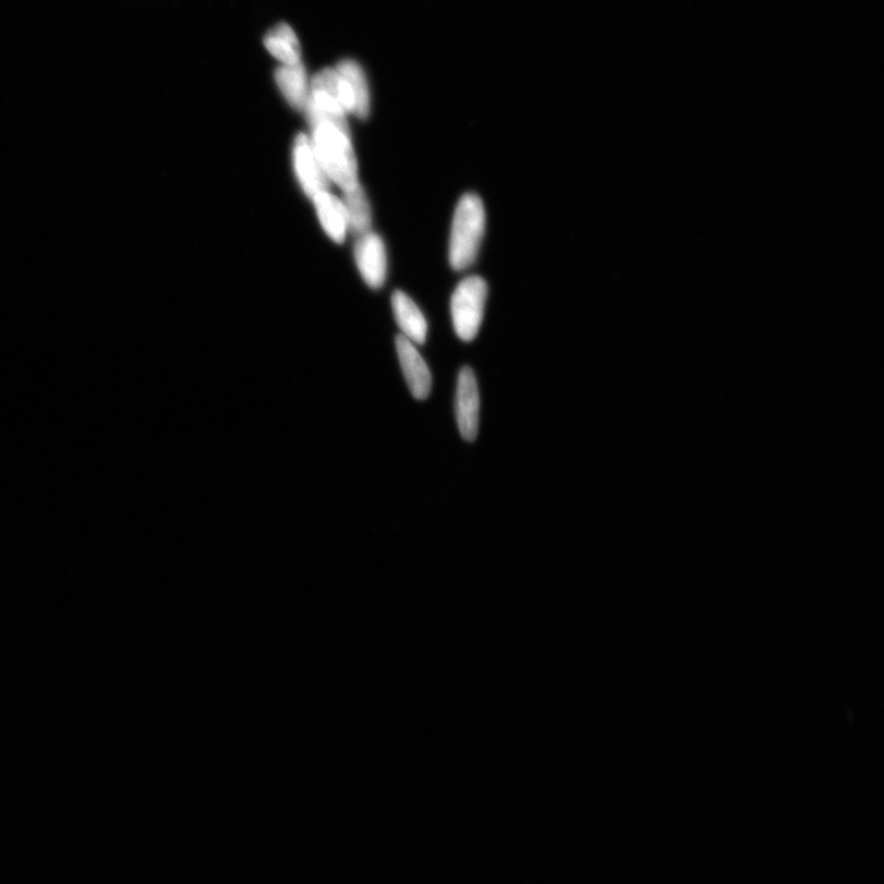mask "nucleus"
<instances>
[{"mask_svg": "<svg viewBox=\"0 0 884 884\" xmlns=\"http://www.w3.org/2000/svg\"><path fill=\"white\" fill-rule=\"evenodd\" d=\"M311 144L329 181L343 191L355 187L359 184L358 161L351 132L329 122L311 124Z\"/></svg>", "mask_w": 884, "mask_h": 884, "instance_id": "nucleus-1", "label": "nucleus"}, {"mask_svg": "<svg viewBox=\"0 0 884 884\" xmlns=\"http://www.w3.org/2000/svg\"><path fill=\"white\" fill-rule=\"evenodd\" d=\"M485 221L487 216L481 197L464 194L456 207L451 227L449 261L452 269L462 271L473 266L480 254Z\"/></svg>", "mask_w": 884, "mask_h": 884, "instance_id": "nucleus-2", "label": "nucleus"}, {"mask_svg": "<svg viewBox=\"0 0 884 884\" xmlns=\"http://www.w3.org/2000/svg\"><path fill=\"white\" fill-rule=\"evenodd\" d=\"M488 298V284L479 276L460 281L451 298V316L456 335L463 342L477 337Z\"/></svg>", "mask_w": 884, "mask_h": 884, "instance_id": "nucleus-3", "label": "nucleus"}, {"mask_svg": "<svg viewBox=\"0 0 884 884\" xmlns=\"http://www.w3.org/2000/svg\"><path fill=\"white\" fill-rule=\"evenodd\" d=\"M455 407L461 436L473 443L480 429L481 400L477 378L469 366L463 367L459 375Z\"/></svg>", "mask_w": 884, "mask_h": 884, "instance_id": "nucleus-4", "label": "nucleus"}, {"mask_svg": "<svg viewBox=\"0 0 884 884\" xmlns=\"http://www.w3.org/2000/svg\"><path fill=\"white\" fill-rule=\"evenodd\" d=\"M354 258L366 286L375 290L383 288L387 277V252L382 237L371 231L358 238Z\"/></svg>", "mask_w": 884, "mask_h": 884, "instance_id": "nucleus-5", "label": "nucleus"}, {"mask_svg": "<svg viewBox=\"0 0 884 884\" xmlns=\"http://www.w3.org/2000/svg\"><path fill=\"white\" fill-rule=\"evenodd\" d=\"M293 162L296 179L308 198L313 199L316 194L328 191L329 179L306 134L301 133L295 140Z\"/></svg>", "mask_w": 884, "mask_h": 884, "instance_id": "nucleus-6", "label": "nucleus"}, {"mask_svg": "<svg viewBox=\"0 0 884 884\" xmlns=\"http://www.w3.org/2000/svg\"><path fill=\"white\" fill-rule=\"evenodd\" d=\"M397 355L410 391L416 400L423 401L432 392V373L415 344L402 335L396 338Z\"/></svg>", "mask_w": 884, "mask_h": 884, "instance_id": "nucleus-7", "label": "nucleus"}, {"mask_svg": "<svg viewBox=\"0 0 884 884\" xmlns=\"http://www.w3.org/2000/svg\"><path fill=\"white\" fill-rule=\"evenodd\" d=\"M392 310L402 336L413 344H424L427 336V323L420 307L403 291L392 294Z\"/></svg>", "mask_w": 884, "mask_h": 884, "instance_id": "nucleus-8", "label": "nucleus"}, {"mask_svg": "<svg viewBox=\"0 0 884 884\" xmlns=\"http://www.w3.org/2000/svg\"><path fill=\"white\" fill-rule=\"evenodd\" d=\"M313 201L318 220L327 237L336 244H343L348 232V220L342 199L326 191L316 194Z\"/></svg>", "mask_w": 884, "mask_h": 884, "instance_id": "nucleus-9", "label": "nucleus"}, {"mask_svg": "<svg viewBox=\"0 0 884 884\" xmlns=\"http://www.w3.org/2000/svg\"><path fill=\"white\" fill-rule=\"evenodd\" d=\"M276 83L288 104L296 111H305L310 87L303 63L283 64L276 71Z\"/></svg>", "mask_w": 884, "mask_h": 884, "instance_id": "nucleus-10", "label": "nucleus"}, {"mask_svg": "<svg viewBox=\"0 0 884 884\" xmlns=\"http://www.w3.org/2000/svg\"><path fill=\"white\" fill-rule=\"evenodd\" d=\"M342 202L347 213L348 230L356 238L371 232L373 213L362 184L359 183L355 187L343 191Z\"/></svg>", "mask_w": 884, "mask_h": 884, "instance_id": "nucleus-11", "label": "nucleus"}, {"mask_svg": "<svg viewBox=\"0 0 884 884\" xmlns=\"http://www.w3.org/2000/svg\"><path fill=\"white\" fill-rule=\"evenodd\" d=\"M265 46L268 52L283 64L301 62V46L293 28L281 23L266 35Z\"/></svg>", "mask_w": 884, "mask_h": 884, "instance_id": "nucleus-12", "label": "nucleus"}, {"mask_svg": "<svg viewBox=\"0 0 884 884\" xmlns=\"http://www.w3.org/2000/svg\"><path fill=\"white\" fill-rule=\"evenodd\" d=\"M336 71L352 86L356 102L354 114L358 119L366 120L371 113V90L363 68L353 60H343L338 63Z\"/></svg>", "mask_w": 884, "mask_h": 884, "instance_id": "nucleus-13", "label": "nucleus"}]
</instances>
